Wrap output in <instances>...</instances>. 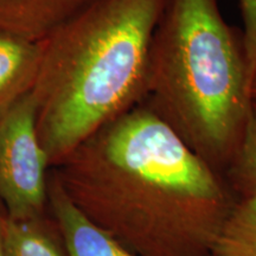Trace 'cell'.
Returning a JSON list of instances; mask_svg holds the SVG:
<instances>
[{"mask_svg": "<svg viewBox=\"0 0 256 256\" xmlns=\"http://www.w3.org/2000/svg\"><path fill=\"white\" fill-rule=\"evenodd\" d=\"M94 0H0V30L40 43Z\"/></svg>", "mask_w": 256, "mask_h": 256, "instance_id": "6", "label": "cell"}, {"mask_svg": "<svg viewBox=\"0 0 256 256\" xmlns=\"http://www.w3.org/2000/svg\"><path fill=\"white\" fill-rule=\"evenodd\" d=\"M210 256H256V196L235 202Z\"/></svg>", "mask_w": 256, "mask_h": 256, "instance_id": "9", "label": "cell"}, {"mask_svg": "<svg viewBox=\"0 0 256 256\" xmlns=\"http://www.w3.org/2000/svg\"><path fill=\"white\" fill-rule=\"evenodd\" d=\"M144 104L218 172L250 108L242 40L218 0H168L152 40Z\"/></svg>", "mask_w": 256, "mask_h": 256, "instance_id": "3", "label": "cell"}, {"mask_svg": "<svg viewBox=\"0 0 256 256\" xmlns=\"http://www.w3.org/2000/svg\"><path fill=\"white\" fill-rule=\"evenodd\" d=\"M50 171L30 92L0 113V202L8 217L24 220L48 212Z\"/></svg>", "mask_w": 256, "mask_h": 256, "instance_id": "4", "label": "cell"}, {"mask_svg": "<svg viewBox=\"0 0 256 256\" xmlns=\"http://www.w3.org/2000/svg\"><path fill=\"white\" fill-rule=\"evenodd\" d=\"M250 98H252V100H256V80L252 82V84L250 87Z\"/></svg>", "mask_w": 256, "mask_h": 256, "instance_id": "13", "label": "cell"}, {"mask_svg": "<svg viewBox=\"0 0 256 256\" xmlns=\"http://www.w3.org/2000/svg\"><path fill=\"white\" fill-rule=\"evenodd\" d=\"M6 218L5 208L0 202V256H6L5 250V240H4V226Z\"/></svg>", "mask_w": 256, "mask_h": 256, "instance_id": "12", "label": "cell"}, {"mask_svg": "<svg viewBox=\"0 0 256 256\" xmlns=\"http://www.w3.org/2000/svg\"><path fill=\"white\" fill-rule=\"evenodd\" d=\"M6 256H69L56 220L46 214L32 218H12L4 226Z\"/></svg>", "mask_w": 256, "mask_h": 256, "instance_id": "8", "label": "cell"}, {"mask_svg": "<svg viewBox=\"0 0 256 256\" xmlns=\"http://www.w3.org/2000/svg\"><path fill=\"white\" fill-rule=\"evenodd\" d=\"M48 210L58 226L69 256H142L83 215L70 200L52 170L49 177Z\"/></svg>", "mask_w": 256, "mask_h": 256, "instance_id": "5", "label": "cell"}, {"mask_svg": "<svg viewBox=\"0 0 256 256\" xmlns=\"http://www.w3.org/2000/svg\"><path fill=\"white\" fill-rule=\"evenodd\" d=\"M232 186L241 198L256 196V100H252L238 145L228 165Z\"/></svg>", "mask_w": 256, "mask_h": 256, "instance_id": "10", "label": "cell"}, {"mask_svg": "<svg viewBox=\"0 0 256 256\" xmlns=\"http://www.w3.org/2000/svg\"><path fill=\"white\" fill-rule=\"evenodd\" d=\"M168 0H94L43 42L32 88L50 168L145 98L150 51Z\"/></svg>", "mask_w": 256, "mask_h": 256, "instance_id": "2", "label": "cell"}, {"mask_svg": "<svg viewBox=\"0 0 256 256\" xmlns=\"http://www.w3.org/2000/svg\"><path fill=\"white\" fill-rule=\"evenodd\" d=\"M42 55L43 42L36 43L0 30V113L32 90Z\"/></svg>", "mask_w": 256, "mask_h": 256, "instance_id": "7", "label": "cell"}, {"mask_svg": "<svg viewBox=\"0 0 256 256\" xmlns=\"http://www.w3.org/2000/svg\"><path fill=\"white\" fill-rule=\"evenodd\" d=\"M51 170L83 215L142 256H210L236 202L144 102Z\"/></svg>", "mask_w": 256, "mask_h": 256, "instance_id": "1", "label": "cell"}, {"mask_svg": "<svg viewBox=\"0 0 256 256\" xmlns=\"http://www.w3.org/2000/svg\"><path fill=\"white\" fill-rule=\"evenodd\" d=\"M243 19V34L241 37L249 87L256 80V0H238Z\"/></svg>", "mask_w": 256, "mask_h": 256, "instance_id": "11", "label": "cell"}]
</instances>
